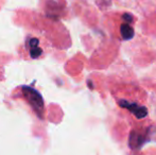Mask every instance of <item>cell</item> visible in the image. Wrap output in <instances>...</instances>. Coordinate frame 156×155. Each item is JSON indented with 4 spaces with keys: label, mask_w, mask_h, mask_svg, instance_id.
I'll return each instance as SVG.
<instances>
[{
    "label": "cell",
    "mask_w": 156,
    "mask_h": 155,
    "mask_svg": "<svg viewBox=\"0 0 156 155\" xmlns=\"http://www.w3.org/2000/svg\"><path fill=\"white\" fill-rule=\"evenodd\" d=\"M21 90H23V95L25 97V99L29 102V104L32 106L33 110L35 111L37 116L39 118H43L45 105H44V100L41 98V93L36 89L32 88L30 86H23L21 87Z\"/></svg>",
    "instance_id": "cell-1"
},
{
    "label": "cell",
    "mask_w": 156,
    "mask_h": 155,
    "mask_svg": "<svg viewBox=\"0 0 156 155\" xmlns=\"http://www.w3.org/2000/svg\"><path fill=\"white\" fill-rule=\"evenodd\" d=\"M119 104L121 107L126 108L129 110L132 114H134L136 116V118L138 119H142V118L147 117L148 115V110L144 106H140L137 103H131V102H127L125 100H119Z\"/></svg>",
    "instance_id": "cell-2"
},
{
    "label": "cell",
    "mask_w": 156,
    "mask_h": 155,
    "mask_svg": "<svg viewBox=\"0 0 156 155\" xmlns=\"http://www.w3.org/2000/svg\"><path fill=\"white\" fill-rule=\"evenodd\" d=\"M29 47H30V55H31L32 58H37L43 53V50L38 47V39L37 38H32L30 41Z\"/></svg>",
    "instance_id": "cell-3"
},
{
    "label": "cell",
    "mask_w": 156,
    "mask_h": 155,
    "mask_svg": "<svg viewBox=\"0 0 156 155\" xmlns=\"http://www.w3.org/2000/svg\"><path fill=\"white\" fill-rule=\"evenodd\" d=\"M142 136L141 134H138L137 132L133 131L131 133V136H129V147L132 149H136V148L140 147L142 145Z\"/></svg>",
    "instance_id": "cell-4"
},
{
    "label": "cell",
    "mask_w": 156,
    "mask_h": 155,
    "mask_svg": "<svg viewBox=\"0 0 156 155\" xmlns=\"http://www.w3.org/2000/svg\"><path fill=\"white\" fill-rule=\"evenodd\" d=\"M120 33H121L122 38L125 39V41H129V39L133 38L134 30L129 23H123V25H121V28H120Z\"/></svg>",
    "instance_id": "cell-5"
},
{
    "label": "cell",
    "mask_w": 156,
    "mask_h": 155,
    "mask_svg": "<svg viewBox=\"0 0 156 155\" xmlns=\"http://www.w3.org/2000/svg\"><path fill=\"white\" fill-rule=\"evenodd\" d=\"M123 19L126 21V23H132V21H133V17H132L129 14H124L123 15Z\"/></svg>",
    "instance_id": "cell-6"
}]
</instances>
